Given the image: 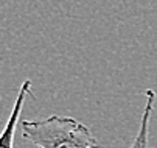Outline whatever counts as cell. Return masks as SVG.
Returning a JSON list of instances; mask_svg holds the SVG:
<instances>
[{"instance_id":"cell-3","label":"cell","mask_w":157,"mask_h":148,"mask_svg":"<svg viewBox=\"0 0 157 148\" xmlns=\"http://www.w3.org/2000/svg\"><path fill=\"white\" fill-rule=\"evenodd\" d=\"M154 103H155V92L152 89L145 91V106L140 119V126L139 131L134 137V140L126 146V148H149L148 139H149V122H151V114L154 109Z\"/></svg>"},{"instance_id":"cell-2","label":"cell","mask_w":157,"mask_h":148,"mask_svg":"<svg viewBox=\"0 0 157 148\" xmlns=\"http://www.w3.org/2000/svg\"><path fill=\"white\" fill-rule=\"evenodd\" d=\"M30 94H31V80H25L24 83H22L19 92H17L13 111L8 117L3 134H2V137H0V148H13L14 134H16L17 125H19V120H20V114H22V111H24V103H25V98Z\"/></svg>"},{"instance_id":"cell-1","label":"cell","mask_w":157,"mask_h":148,"mask_svg":"<svg viewBox=\"0 0 157 148\" xmlns=\"http://www.w3.org/2000/svg\"><path fill=\"white\" fill-rule=\"evenodd\" d=\"M20 131L36 148H100L92 131L73 117L55 114L40 120H22Z\"/></svg>"}]
</instances>
